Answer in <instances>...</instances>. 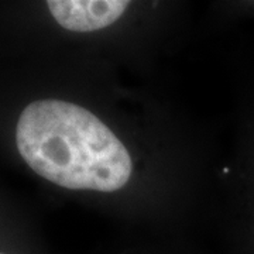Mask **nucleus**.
Listing matches in <instances>:
<instances>
[{
	"label": "nucleus",
	"instance_id": "f257e3e1",
	"mask_svg": "<svg viewBox=\"0 0 254 254\" xmlns=\"http://www.w3.org/2000/svg\"><path fill=\"white\" fill-rule=\"evenodd\" d=\"M16 143L34 173L68 190L115 192L133 171L127 148L109 127L65 100L30 103L18 118Z\"/></svg>",
	"mask_w": 254,
	"mask_h": 254
},
{
	"label": "nucleus",
	"instance_id": "f03ea898",
	"mask_svg": "<svg viewBox=\"0 0 254 254\" xmlns=\"http://www.w3.org/2000/svg\"><path fill=\"white\" fill-rule=\"evenodd\" d=\"M122 0H51L47 6L57 23L65 30L89 33L109 27L126 11Z\"/></svg>",
	"mask_w": 254,
	"mask_h": 254
},
{
	"label": "nucleus",
	"instance_id": "7ed1b4c3",
	"mask_svg": "<svg viewBox=\"0 0 254 254\" xmlns=\"http://www.w3.org/2000/svg\"><path fill=\"white\" fill-rule=\"evenodd\" d=\"M1 254H4V253H1Z\"/></svg>",
	"mask_w": 254,
	"mask_h": 254
}]
</instances>
